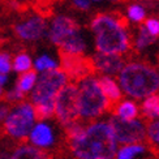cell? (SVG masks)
<instances>
[{"mask_svg": "<svg viewBox=\"0 0 159 159\" xmlns=\"http://www.w3.org/2000/svg\"><path fill=\"white\" fill-rule=\"evenodd\" d=\"M75 159H114L119 143L108 120L89 124L76 121L65 127Z\"/></svg>", "mask_w": 159, "mask_h": 159, "instance_id": "1", "label": "cell"}, {"mask_svg": "<svg viewBox=\"0 0 159 159\" xmlns=\"http://www.w3.org/2000/svg\"><path fill=\"white\" fill-rule=\"evenodd\" d=\"M72 4L80 11H88L91 5V2L90 0H72Z\"/></svg>", "mask_w": 159, "mask_h": 159, "instance_id": "29", "label": "cell"}, {"mask_svg": "<svg viewBox=\"0 0 159 159\" xmlns=\"http://www.w3.org/2000/svg\"><path fill=\"white\" fill-rule=\"evenodd\" d=\"M146 138L151 145L159 148V120L150 121L146 125Z\"/></svg>", "mask_w": 159, "mask_h": 159, "instance_id": "24", "label": "cell"}, {"mask_svg": "<svg viewBox=\"0 0 159 159\" xmlns=\"http://www.w3.org/2000/svg\"><path fill=\"white\" fill-rule=\"evenodd\" d=\"M143 28L148 30V33L151 37H159V20L158 18H148L145 21Z\"/></svg>", "mask_w": 159, "mask_h": 159, "instance_id": "27", "label": "cell"}, {"mask_svg": "<svg viewBox=\"0 0 159 159\" xmlns=\"http://www.w3.org/2000/svg\"><path fill=\"white\" fill-rule=\"evenodd\" d=\"M99 86L102 89V93L104 94L106 99L111 103H117L119 101H121L123 97V91L120 89V85L114 77H108V76H101L98 78Z\"/></svg>", "mask_w": 159, "mask_h": 159, "instance_id": "15", "label": "cell"}, {"mask_svg": "<svg viewBox=\"0 0 159 159\" xmlns=\"http://www.w3.org/2000/svg\"><path fill=\"white\" fill-rule=\"evenodd\" d=\"M68 82H69L68 76L60 68L38 75L37 84L29 94L30 95L29 102L34 107L44 104H55V98Z\"/></svg>", "mask_w": 159, "mask_h": 159, "instance_id": "6", "label": "cell"}, {"mask_svg": "<svg viewBox=\"0 0 159 159\" xmlns=\"http://www.w3.org/2000/svg\"><path fill=\"white\" fill-rule=\"evenodd\" d=\"M127 17L132 22L140 24L145 20V17H146V11H145V8L141 4H132L128 7Z\"/></svg>", "mask_w": 159, "mask_h": 159, "instance_id": "23", "label": "cell"}, {"mask_svg": "<svg viewBox=\"0 0 159 159\" xmlns=\"http://www.w3.org/2000/svg\"><path fill=\"white\" fill-rule=\"evenodd\" d=\"M81 33L82 29L80 25L67 15H56L51 18V21H48L47 38L59 48H61Z\"/></svg>", "mask_w": 159, "mask_h": 159, "instance_id": "8", "label": "cell"}, {"mask_svg": "<svg viewBox=\"0 0 159 159\" xmlns=\"http://www.w3.org/2000/svg\"><path fill=\"white\" fill-rule=\"evenodd\" d=\"M78 91V114L80 119L95 121L110 108V102L106 99L99 86L98 78L86 76L76 84Z\"/></svg>", "mask_w": 159, "mask_h": 159, "instance_id": "4", "label": "cell"}, {"mask_svg": "<svg viewBox=\"0 0 159 159\" xmlns=\"http://www.w3.org/2000/svg\"><path fill=\"white\" fill-rule=\"evenodd\" d=\"M60 69L64 70V73L68 76V78H73L80 81L81 78L90 75L93 67H91V61L86 60L82 56L61 55Z\"/></svg>", "mask_w": 159, "mask_h": 159, "instance_id": "13", "label": "cell"}, {"mask_svg": "<svg viewBox=\"0 0 159 159\" xmlns=\"http://www.w3.org/2000/svg\"><path fill=\"white\" fill-rule=\"evenodd\" d=\"M11 159H51L47 151L37 149L30 143H21L13 149Z\"/></svg>", "mask_w": 159, "mask_h": 159, "instance_id": "16", "label": "cell"}, {"mask_svg": "<svg viewBox=\"0 0 159 159\" xmlns=\"http://www.w3.org/2000/svg\"><path fill=\"white\" fill-rule=\"evenodd\" d=\"M48 21L42 15H30L21 18L15 25L13 31L18 39L24 42H38L47 37Z\"/></svg>", "mask_w": 159, "mask_h": 159, "instance_id": "10", "label": "cell"}, {"mask_svg": "<svg viewBox=\"0 0 159 159\" xmlns=\"http://www.w3.org/2000/svg\"><path fill=\"white\" fill-rule=\"evenodd\" d=\"M37 80H38L37 72L35 70H29V72H26V73L18 75L13 86L26 97L28 94H30L33 89H34V86L37 84Z\"/></svg>", "mask_w": 159, "mask_h": 159, "instance_id": "20", "label": "cell"}, {"mask_svg": "<svg viewBox=\"0 0 159 159\" xmlns=\"http://www.w3.org/2000/svg\"><path fill=\"white\" fill-rule=\"evenodd\" d=\"M140 111L143 115V117H146L150 121L159 120V94L158 93L143 99Z\"/></svg>", "mask_w": 159, "mask_h": 159, "instance_id": "19", "label": "cell"}, {"mask_svg": "<svg viewBox=\"0 0 159 159\" xmlns=\"http://www.w3.org/2000/svg\"><path fill=\"white\" fill-rule=\"evenodd\" d=\"M8 82H9V76L0 73V86H2V88H5V86L8 85Z\"/></svg>", "mask_w": 159, "mask_h": 159, "instance_id": "30", "label": "cell"}, {"mask_svg": "<svg viewBox=\"0 0 159 159\" xmlns=\"http://www.w3.org/2000/svg\"><path fill=\"white\" fill-rule=\"evenodd\" d=\"M54 116L64 128L78 121V91L76 84L68 82L57 94L55 98Z\"/></svg>", "mask_w": 159, "mask_h": 159, "instance_id": "7", "label": "cell"}, {"mask_svg": "<svg viewBox=\"0 0 159 159\" xmlns=\"http://www.w3.org/2000/svg\"><path fill=\"white\" fill-rule=\"evenodd\" d=\"M90 29L98 52L123 55L130 47V38L125 25L111 15H98L93 18Z\"/></svg>", "mask_w": 159, "mask_h": 159, "instance_id": "2", "label": "cell"}, {"mask_svg": "<svg viewBox=\"0 0 159 159\" xmlns=\"http://www.w3.org/2000/svg\"><path fill=\"white\" fill-rule=\"evenodd\" d=\"M154 42H155V38L151 37L148 33V30L145 29L143 26H141L140 30H138V34H137V37L134 39V47H136V50L142 51L145 48H148L149 46H151Z\"/></svg>", "mask_w": 159, "mask_h": 159, "instance_id": "22", "label": "cell"}, {"mask_svg": "<svg viewBox=\"0 0 159 159\" xmlns=\"http://www.w3.org/2000/svg\"><path fill=\"white\" fill-rule=\"evenodd\" d=\"M0 73L7 76L12 73V55L3 48H0Z\"/></svg>", "mask_w": 159, "mask_h": 159, "instance_id": "25", "label": "cell"}, {"mask_svg": "<svg viewBox=\"0 0 159 159\" xmlns=\"http://www.w3.org/2000/svg\"><path fill=\"white\" fill-rule=\"evenodd\" d=\"M33 70V57L26 51H20L12 56V72L17 75Z\"/></svg>", "mask_w": 159, "mask_h": 159, "instance_id": "21", "label": "cell"}, {"mask_svg": "<svg viewBox=\"0 0 159 159\" xmlns=\"http://www.w3.org/2000/svg\"><path fill=\"white\" fill-rule=\"evenodd\" d=\"M90 2H101V0H90Z\"/></svg>", "mask_w": 159, "mask_h": 159, "instance_id": "33", "label": "cell"}, {"mask_svg": "<svg viewBox=\"0 0 159 159\" xmlns=\"http://www.w3.org/2000/svg\"><path fill=\"white\" fill-rule=\"evenodd\" d=\"M37 120L34 106L29 101H22L11 107L9 114L3 124L4 133L16 141L26 140Z\"/></svg>", "mask_w": 159, "mask_h": 159, "instance_id": "5", "label": "cell"}, {"mask_svg": "<svg viewBox=\"0 0 159 159\" xmlns=\"http://www.w3.org/2000/svg\"><path fill=\"white\" fill-rule=\"evenodd\" d=\"M0 159H11V153L8 150H0Z\"/></svg>", "mask_w": 159, "mask_h": 159, "instance_id": "31", "label": "cell"}, {"mask_svg": "<svg viewBox=\"0 0 159 159\" xmlns=\"http://www.w3.org/2000/svg\"><path fill=\"white\" fill-rule=\"evenodd\" d=\"M119 76L123 94L129 99H143L159 91V70L149 64L133 61L124 64Z\"/></svg>", "mask_w": 159, "mask_h": 159, "instance_id": "3", "label": "cell"}, {"mask_svg": "<svg viewBox=\"0 0 159 159\" xmlns=\"http://www.w3.org/2000/svg\"><path fill=\"white\" fill-rule=\"evenodd\" d=\"M146 153V146L143 143L120 145L116 150L114 159H137Z\"/></svg>", "mask_w": 159, "mask_h": 159, "instance_id": "18", "label": "cell"}, {"mask_svg": "<svg viewBox=\"0 0 159 159\" xmlns=\"http://www.w3.org/2000/svg\"><path fill=\"white\" fill-rule=\"evenodd\" d=\"M3 101H5L7 103H9V104H17L20 102H22L24 99H25V95L22 94L20 90H17L15 86H12L11 89L8 90H4L3 93Z\"/></svg>", "mask_w": 159, "mask_h": 159, "instance_id": "26", "label": "cell"}, {"mask_svg": "<svg viewBox=\"0 0 159 159\" xmlns=\"http://www.w3.org/2000/svg\"><path fill=\"white\" fill-rule=\"evenodd\" d=\"M3 93H4V88H2V86H0V99L3 98Z\"/></svg>", "mask_w": 159, "mask_h": 159, "instance_id": "32", "label": "cell"}, {"mask_svg": "<svg viewBox=\"0 0 159 159\" xmlns=\"http://www.w3.org/2000/svg\"><path fill=\"white\" fill-rule=\"evenodd\" d=\"M91 67L93 69L98 70L99 73H102V76L112 77V76L120 73V70L124 67V59L121 55L97 52L93 56Z\"/></svg>", "mask_w": 159, "mask_h": 159, "instance_id": "12", "label": "cell"}, {"mask_svg": "<svg viewBox=\"0 0 159 159\" xmlns=\"http://www.w3.org/2000/svg\"><path fill=\"white\" fill-rule=\"evenodd\" d=\"M138 115H140V107L133 99H121L115 104L112 116H115L119 120L129 121L138 119Z\"/></svg>", "mask_w": 159, "mask_h": 159, "instance_id": "14", "label": "cell"}, {"mask_svg": "<svg viewBox=\"0 0 159 159\" xmlns=\"http://www.w3.org/2000/svg\"><path fill=\"white\" fill-rule=\"evenodd\" d=\"M108 123L114 130L115 138L119 145L142 143L146 140V124L140 119L124 121L119 120L115 116L108 119Z\"/></svg>", "mask_w": 159, "mask_h": 159, "instance_id": "9", "label": "cell"}, {"mask_svg": "<svg viewBox=\"0 0 159 159\" xmlns=\"http://www.w3.org/2000/svg\"><path fill=\"white\" fill-rule=\"evenodd\" d=\"M11 107L12 106L9 103H7L5 101H3V99H0V127H3L5 119L11 111Z\"/></svg>", "mask_w": 159, "mask_h": 159, "instance_id": "28", "label": "cell"}, {"mask_svg": "<svg viewBox=\"0 0 159 159\" xmlns=\"http://www.w3.org/2000/svg\"><path fill=\"white\" fill-rule=\"evenodd\" d=\"M28 140L31 146L46 151L56 143L57 136L54 125L48 120H37L28 136Z\"/></svg>", "mask_w": 159, "mask_h": 159, "instance_id": "11", "label": "cell"}, {"mask_svg": "<svg viewBox=\"0 0 159 159\" xmlns=\"http://www.w3.org/2000/svg\"><path fill=\"white\" fill-rule=\"evenodd\" d=\"M59 68H60V60L50 54H41L35 59H33V70H35L38 75Z\"/></svg>", "mask_w": 159, "mask_h": 159, "instance_id": "17", "label": "cell"}]
</instances>
